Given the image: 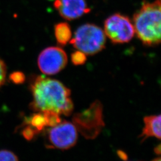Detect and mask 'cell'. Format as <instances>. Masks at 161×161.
Wrapping results in <instances>:
<instances>
[{
    "mask_svg": "<svg viewBox=\"0 0 161 161\" xmlns=\"http://www.w3.org/2000/svg\"><path fill=\"white\" fill-rule=\"evenodd\" d=\"M71 61L76 66L82 65L86 62V55L80 51L77 50L71 54Z\"/></svg>",
    "mask_w": 161,
    "mask_h": 161,
    "instance_id": "obj_13",
    "label": "cell"
},
{
    "mask_svg": "<svg viewBox=\"0 0 161 161\" xmlns=\"http://www.w3.org/2000/svg\"><path fill=\"white\" fill-rule=\"evenodd\" d=\"M68 60V56L62 48L49 47L39 54L38 66L44 74L55 75L66 67Z\"/></svg>",
    "mask_w": 161,
    "mask_h": 161,
    "instance_id": "obj_7",
    "label": "cell"
},
{
    "mask_svg": "<svg viewBox=\"0 0 161 161\" xmlns=\"http://www.w3.org/2000/svg\"><path fill=\"white\" fill-rule=\"evenodd\" d=\"M73 124L85 138H96L104 127L102 103L98 100L95 101L88 109L75 114Z\"/></svg>",
    "mask_w": 161,
    "mask_h": 161,
    "instance_id": "obj_4",
    "label": "cell"
},
{
    "mask_svg": "<svg viewBox=\"0 0 161 161\" xmlns=\"http://www.w3.org/2000/svg\"><path fill=\"white\" fill-rule=\"evenodd\" d=\"M24 124L29 125L35 129L38 133L42 131L45 127H47L46 119L42 112L34 114L31 116L25 119Z\"/></svg>",
    "mask_w": 161,
    "mask_h": 161,
    "instance_id": "obj_11",
    "label": "cell"
},
{
    "mask_svg": "<svg viewBox=\"0 0 161 161\" xmlns=\"http://www.w3.org/2000/svg\"><path fill=\"white\" fill-rule=\"evenodd\" d=\"M33 100L31 108L35 112L52 111L59 115L69 116L74 109L71 92L59 80L38 76L30 87Z\"/></svg>",
    "mask_w": 161,
    "mask_h": 161,
    "instance_id": "obj_1",
    "label": "cell"
},
{
    "mask_svg": "<svg viewBox=\"0 0 161 161\" xmlns=\"http://www.w3.org/2000/svg\"><path fill=\"white\" fill-rule=\"evenodd\" d=\"M46 117L47 127H54L59 124L62 119L60 117V115L56 112L52 111H47L42 112Z\"/></svg>",
    "mask_w": 161,
    "mask_h": 161,
    "instance_id": "obj_12",
    "label": "cell"
},
{
    "mask_svg": "<svg viewBox=\"0 0 161 161\" xmlns=\"http://www.w3.org/2000/svg\"><path fill=\"white\" fill-rule=\"evenodd\" d=\"M7 75V67L4 62L0 58V87L6 81Z\"/></svg>",
    "mask_w": 161,
    "mask_h": 161,
    "instance_id": "obj_17",
    "label": "cell"
},
{
    "mask_svg": "<svg viewBox=\"0 0 161 161\" xmlns=\"http://www.w3.org/2000/svg\"><path fill=\"white\" fill-rule=\"evenodd\" d=\"M26 125L27 126L23 129L22 134L24 138L28 141H31L34 137L35 135L38 134V133L35 129H34L32 127H31L29 125Z\"/></svg>",
    "mask_w": 161,
    "mask_h": 161,
    "instance_id": "obj_15",
    "label": "cell"
},
{
    "mask_svg": "<svg viewBox=\"0 0 161 161\" xmlns=\"http://www.w3.org/2000/svg\"><path fill=\"white\" fill-rule=\"evenodd\" d=\"M77 131L74 124L68 121H61L47 132V147L50 149H69L76 143Z\"/></svg>",
    "mask_w": 161,
    "mask_h": 161,
    "instance_id": "obj_6",
    "label": "cell"
},
{
    "mask_svg": "<svg viewBox=\"0 0 161 161\" xmlns=\"http://www.w3.org/2000/svg\"><path fill=\"white\" fill-rule=\"evenodd\" d=\"M132 23L135 34L144 46H158L161 42V0L143 2L134 14Z\"/></svg>",
    "mask_w": 161,
    "mask_h": 161,
    "instance_id": "obj_2",
    "label": "cell"
},
{
    "mask_svg": "<svg viewBox=\"0 0 161 161\" xmlns=\"http://www.w3.org/2000/svg\"><path fill=\"white\" fill-rule=\"evenodd\" d=\"M54 6L64 19H76L90 12L86 0H56Z\"/></svg>",
    "mask_w": 161,
    "mask_h": 161,
    "instance_id": "obj_8",
    "label": "cell"
},
{
    "mask_svg": "<svg viewBox=\"0 0 161 161\" xmlns=\"http://www.w3.org/2000/svg\"><path fill=\"white\" fill-rule=\"evenodd\" d=\"M152 161H161V158H156L155 159H153Z\"/></svg>",
    "mask_w": 161,
    "mask_h": 161,
    "instance_id": "obj_19",
    "label": "cell"
},
{
    "mask_svg": "<svg viewBox=\"0 0 161 161\" xmlns=\"http://www.w3.org/2000/svg\"><path fill=\"white\" fill-rule=\"evenodd\" d=\"M104 29L106 36L114 44L128 42L135 35L131 20L119 13H115L107 18L104 22Z\"/></svg>",
    "mask_w": 161,
    "mask_h": 161,
    "instance_id": "obj_5",
    "label": "cell"
},
{
    "mask_svg": "<svg viewBox=\"0 0 161 161\" xmlns=\"http://www.w3.org/2000/svg\"><path fill=\"white\" fill-rule=\"evenodd\" d=\"M10 80L16 84H20L25 82V76L21 72H14L10 75Z\"/></svg>",
    "mask_w": 161,
    "mask_h": 161,
    "instance_id": "obj_16",
    "label": "cell"
},
{
    "mask_svg": "<svg viewBox=\"0 0 161 161\" xmlns=\"http://www.w3.org/2000/svg\"><path fill=\"white\" fill-rule=\"evenodd\" d=\"M54 35L56 41L60 46H66L72 38L70 26L66 22L58 23L54 26Z\"/></svg>",
    "mask_w": 161,
    "mask_h": 161,
    "instance_id": "obj_10",
    "label": "cell"
},
{
    "mask_svg": "<svg viewBox=\"0 0 161 161\" xmlns=\"http://www.w3.org/2000/svg\"><path fill=\"white\" fill-rule=\"evenodd\" d=\"M0 161H19L17 156L7 150H0Z\"/></svg>",
    "mask_w": 161,
    "mask_h": 161,
    "instance_id": "obj_14",
    "label": "cell"
},
{
    "mask_svg": "<svg viewBox=\"0 0 161 161\" xmlns=\"http://www.w3.org/2000/svg\"><path fill=\"white\" fill-rule=\"evenodd\" d=\"M161 115H152L144 118V127L140 137L144 141L150 137L161 138Z\"/></svg>",
    "mask_w": 161,
    "mask_h": 161,
    "instance_id": "obj_9",
    "label": "cell"
},
{
    "mask_svg": "<svg viewBox=\"0 0 161 161\" xmlns=\"http://www.w3.org/2000/svg\"><path fill=\"white\" fill-rule=\"evenodd\" d=\"M69 42L77 50L86 55H94L105 48L106 36L97 25L86 23L77 29L74 37Z\"/></svg>",
    "mask_w": 161,
    "mask_h": 161,
    "instance_id": "obj_3",
    "label": "cell"
},
{
    "mask_svg": "<svg viewBox=\"0 0 161 161\" xmlns=\"http://www.w3.org/2000/svg\"><path fill=\"white\" fill-rule=\"evenodd\" d=\"M155 152L156 154L160 155V154H161V145H160V144L158 145V146L156 147L155 149Z\"/></svg>",
    "mask_w": 161,
    "mask_h": 161,
    "instance_id": "obj_18",
    "label": "cell"
}]
</instances>
